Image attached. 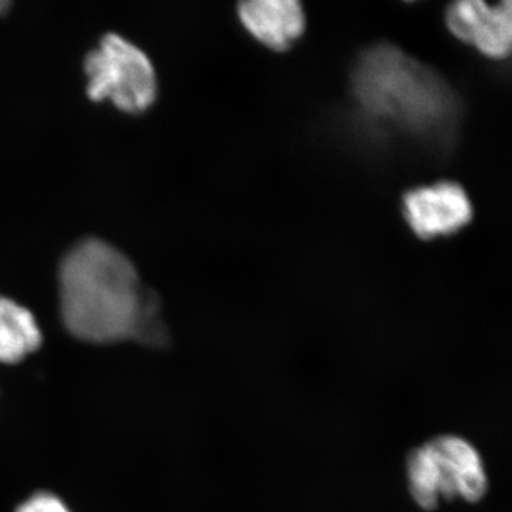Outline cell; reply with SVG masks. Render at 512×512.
Instances as JSON below:
<instances>
[{
  "mask_svg": "<svg viewBox=\"0 0 512 512\" xmlns=\"http://www.w3.org/2000/svg\"><path fill=\"white\" fill-rule=\"evenodd\" d=\"M60 315L74 338L93 345L143 343L165 348L160 296L141 281L126 254L100 238L77 241L59 266Z\"/></svg>",
  "mask_w": 512,
  "mask_h": 512,
  "instance_id": "cell-1",
  "label": "cell"
},
{
  "mask_svg": "<svg viewBox=\"0 0 512 512\" xmlns=\"http://www.w3.org/2000/svg\"><path fill=\"white\" fill-rule=\"evenodd\" d=\"M350 92L367 119L404 136L446 144L456 131L460 110L446 80L389 43L369 47L359 56Z\"/></svg>",
  "mask_w": 512,
  "mask_h": 512,
  "instance_id": "cell-2",
  "label": "cell"
},
{
  "mask_svg": "<svg viewBox=\"0 0 512 512\" xmlns=\"http://www.w3.org/2000/svg\"><path fill=\"white\" fill-rule=\"evenodd\" d=\"M404 468L410 497L424 511L437 510L443 501L480 503L488 493L480 451L456 434H441L414 447Z\"/></svg>",
  "mask_w": 512,
  "mask_h": 512,
  "instance_id": "cell-3",
  "label": "cell"
},
{
  "mask_svg": "<svg viewBox=\"0 0 512 512\" xmlns=\"http://www.w3.org/2000/svg\"><path fill=\"white\" fill-rule=\"evenodd\" d=\"M86 93L94 103L110 101L127 114L146 113L157 100V73L140 47L117 33L100 39L84 57Z\"/></svg>",
  "mask_w": 512,
  "mask_h": 512,
  "instance_id": "cell-4",
  "label": "cell"
},
{
  "mask_svg": "<svg viewBox=\"0 0 512 512\" xmlns=\"http://www.w3.org/2000/svg\"><path fill=\"white\" fill-rule=\"evenodd\" d=\"M402 212L414 235L424 241L450 237L473 220L470 198L454 181H439L407 191Z\"/></svg>",
  "mask_w": 512,
  "mask_h": 512,
  "instance_id": "cell-5",
  "label": "cell"
},
{
  "mask_svg": "<svg viewBox=\"0 0 512 512\" xmlns=\"http://www.w3.org/2000/svg\"><path fill=\"white\" fill-rule=\"evenodd\" d=\"M446 23L451 35L485 57L512 55V10L505 2L488 5L483 0H460L448 6Z\"/></svg>",
  "mask_w": 512,
  "mask_h": 512,
  "instance_id": "cell-6",
  "label": "cell"
},
{
  "mask_svg": "<svg viewBox=\"0 0 512 512\" xmlns=\"http://www.w3.org/2000/svg\"><path fill=\"white\" fill-rule=\"evenodd\" d=\"M249 35L275 52L291 49L305 32L306 16L296 0H251L238 6Z\"/></svg>",
  "mask_w": 512,
  "mask_h": 512,
  "instance_id": "cell-7",
  "label": "cell"
},
{
  "mask_svg": "<svg viewBox=\"0 0 512 512\" xmlns=\"http://www.w3.org/2000/svg\"><path fill=\"white\" fill-rule=\"evenodd\" d=\"M39 323L25 306L0 296V363L16 365L42 346Z\"/></svg>",
  "mask_w": 512,
  "mask_h": 512,
  "instance_id": "cell-8",
  "label": "cell"
},
{
  "mask_svg": "<svg viewBox=\"0 0 512 512\" xmlns=\"http://www.w3.org/2000/svg\"><path fill=\"white\" fill-rule=\"evenodd\" d=\"M16 512H72L62 498L47 491L33 494L19 505Z\"/></svg>",
  "mask_w": 512,
  "mask_h": 512,
  "instance_id": "cell-9",
  "label": "cell"
},
{
  "mask_svg": "<svg viewBox=\"0 0 512 512\" xmlns=\"http://www.w3.org/2000/svg\"><path fill=\"white\" fill-rule=\"evenodd\" d=\"M10 3L5 2V0H0V16L5 15V13H8V10L10 9Z\"/></svg>",
  "mask_w": 512,
  "mask_h": 512,
  "instance_id": "cell-10",
  "label": "cell"
},
{
  "mask_svg": "<svg viewBox=\"0 0 512 512\" xmlns=\"http://www.w3.org/2000/svg\"><path fill=\"white\" fill-rule=\"evenodd\" d=\"M505 2V5L508 6V8H510L512 10V0H504Z\"/></svg>",
  "mask_w": 512,
  "mask_h": 512,
  "instance_id": "cell-11",
  "label": "cell"
}]
</instances>
